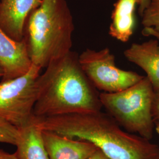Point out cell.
<instances>
[{"instance_id":"cell-20","label":"cell","mask_w":159,"mask_h":159,"mask_svg":"<svg viewBox=\"0 0 159 159\" xmlns=\"http://www.w3.org/2000/svg\"><path fill=\"white\" fill-rule=\"evenodd\" d=\"M4 75V71L2 68L0 67V79H2Z\"/></svg>"},{"instance_id":"cell-9","label":"cell","mask_w":159,"mask_h":159,"mask_svg":"<svg viewBox=\"0 0 159 159\" xmlns=\"http://www.w3.org/2000/svg\"><path fill=\"white\" fill-rule=\"evenodd\" d=\"M49 159H87L97 148L90 143L69 139L43 130Z\"/></svg>"},{"instance_id":"cell-17","label":"cell","mask_w":159,"mask_h":159,"mask_svg":"<svg viewBox=\"0 0 159 159\" xmlns=\"http://www.w3.org/2000/svg\"><path fill=\"white\" fill-rule=\"evenodd\" d=\"M87 159H111L106 154L104 153L102 151L97 149L96 151Z\"/></svg>"},{"instance_id":"cell-14","label":"cell","mask_w":159,"mask_h":159,"mask_svg":"<svg viewBox=\"0 0 159 159\" xmlns=\"http://www.w3.org/2000/svg\"><path fill=\"white\" fill-rule=\"evenodd\" d=\"M19 133L20 131L17 127L0 118V143L16 146Z\"/></svg>"},{"instance_id":"cell-6","label":"cell","mask_w":159,"mask_h":159,"mask_svg":"<svg viewBox=\"0 0 159 159\" xmlns=\"http://www.w3.org/2000/svg\"><path fill=\"white\" fill-rule=\"evenodd\" d=\"M79 61L92 84L104 93L122 91L144 77L117 67L115 56L108 48L99 50L87 48L79 55Z\"/></svg>"},{"instance_id":"cell-2","label":"cell","mask_w":159,"mask_h":159,"mask_svg":"<svg viewBox=\"0 0 159 159\" xmlns=\"http://www.w3.org/2000/svg\"><path fill=\"white\" fill-rule=\"evenodd\" d=\"M45 68L37 80L34 116L48 117L100 110L99 94L81 67L79 54L70 51Z\"/></svg>"},{"instance_id":"cell-7","label":"cell","mask_w":159,"mask_h":159,"mask_svg":"<svg viewBox=\"0 0 159 159\" xmlns=\"http://www.w3.org/2000/svg\"><path fill=\"white\" fill-rule=\"evenodd\" d=\"M32 64L25 39L14 40L0 27V67L4 71L1 81L23 75L29 71Z\"/></svg>"},{"instance_id":"cell-18","label":"cell","mask_w":159,"mask_h":159,"mask_svg":"<svg viewBox=\"0 0 159 159\" xmlns=\"http://www.w3.org/2000/svg\"><path fill=\"white\" fill-rule=\"evenodd\" d=\"M0 159H18L16 153L11 154L0 150Z\"/></svg>"},{"instance_id":"cell-4","label":"cell","mask_w":159,"mask_h":159,"mask_svg":"<svg viewBox=\"0 0 159 159\" xmlns=\"http://www.w3.org/2000/svg\"><path fill=\"white\" fill-rule=\"evenodd\" d=\"M154 96L153 87L144 76L125 90L102 92L99 98L102 106L125 130L150 140L155 129L152 112Z\"/></svg>"},{"instance_id":"cell-1","label":"cell","mask_w":159,"mask_h":159,"mask_svg":"<svg viewBox=\"0 0 159 159\" xmlns=\"http://www.w3.org/2000/svg\"><path fill=\"white\" fill-rule=\"evenodd\" d=\"M43 130L90 143L111 159H159V148L142 137L124 131L100 110L48 117L34 115Z\"/></svg>"},{"instance_id":"cell-10","label":"cell","mask_w":159,"mask_h":159,"mask_svg":"<svg viewBox=\"0 0 159 159\" xmlns=\"http://www.w3.org/2000/svg\"><path fill=\"white\" fill-rule=\"evenodd\" d=\"M131 63L146 73L154 90H159V41L156 39L142 43H133L124 51Z\"/></svg>"},{"instance_id":"cell-21","label":"cell","mask_w":159,"mask_h":159,"mask_svg":"<svg viewBox=\"0 0 159 159\" xmlns=\"http://www.w3.org/2000/svg\"><path fill=\"white\" fill-rule=\"evenodd\" d=\"M156 125V126H155V130L157 132V133L159 134V125Z\"/></svg>"},{"instance_id":"cell-3","label":"cell","mask_w":159,"mask_h":159,"mask_svg":"<svg viewBox=\"0 0 159 159\" xmlns=\"http://www.w3.org/2000/svg\"><path fill=\"white\" fill-rule=\"evenodd\" d=\"M74 25L66 0H42L25 23L24 39L33 64L45 68L71 51Z\"/></svg>"},{"instance_id":"cell-15","label":"cell","mask_w":159,"mask_h":159,"mask_svg":"<svg viewBox=\"0 0 159 159\" xmlns=\"http://www.w3.org/2000/svg\"><path fill=\"white\" fill-rule=\"evenodd\" d=\"M152 112L155 124L159 123V90H154Z\"/></svg>"},{"instance_id":"cell-8","label":"cell","mask_w":159,"mask_h":159,"mask_svg":"<svg viewBox=\"0 0 159 159\" xmlns=\"http://www.w3.org/2000/svg\"><path fill=\"white\" fill-rule=\"evenodd\" d=\"M42 0H0V27L16 41L24 39V29L30 13Z\"/></svg>"},{"instance_id":"cell-22","label":"cell","mask_w":159,"mask_h":159,"mask_svg":"<svg viewBox=\"0 0 159 159\" xmlns=\"http://www.w3.org/2000/svg\"><path fill=\"white\" fill-rule=\"evenodd\" d=\"M155 125H159V123H157V124H155Z\"/></svg>"},{"instance_id":"cell-12","label":"cell","mask_w":159,"mask_h":159,"mask_svg":"<svg viewBox=\"0 0 159 159\" xmlns=\"http://www.w3.org/2000/svg\"><path fill=\"white\" fill-rule=\"evenodd\" d=\"M20 131L16 154L18 159H49L43 137V130L34 121Z\"/></svg>"},{"instance_id":"cell-16","label":"cell","mask_w":159,"mask_h":159,"mask_svg":"<svg viewBox=\"0 0 159 159\" xmlns=\"http://www.w3.org/2000/svg\"><path fill=\"white\" fill-rule=\"evenodd\" d=\"M143 35L146 37H152L159 41V33L154 30L153 29L148 27H143L142 30Z\"/></svg>"},{"instance_id":"cell-19","label":"cell","mask_w":159,"mask_h":159,"mask_svg":"<svg viewBox=\"0 0 159 159\" xmlns=\"http://www.w3.org/2000/svg\"><path fill=\"white\" fill-rule=\"evenodd\" d=\"M150 0H139V12L141 16L143 12L145 10V8L148 7Z\"/></svg>"},{"instance_id":"cell-11","label":"cell","mask_w":159,"mask_h":159,"mask_svg":"<svg viewBox=\"0 0 159 159\" xmlns=\"http://www.w3.org/2000/svg\"><path fill=\"white\" fill-rule=\"evenodd\" d=\"M139 0H117L114 4L108 33L122 43L130 40L136 27V10Z\"/></svg>"},{"instance_id":"cell-5","label":"cell","mask_w":159,"mask_h":159,"mask_svg":"<svg viewBox=\"0 0 159 159\" xmlns=\"http://www.w3.org/2000/svg\"><path fill=\"white\" fill-rule=\"evenodd\" d=\"M42 68L32 64L29 71L13 79L0 81V118L18 129L34 118L37 97V80Z\"/></svg>"},{"instance_id":"cell-13","label":"cell","mask_w":159,"mask_h":159,"mask_svg":"<svg viewBox=\"0 0 159 159\" xmlns=\"http://www.w3.org/2000/svg\"><path fill=\"white\" fill-rule=\"evenodd\" d=\"M141 17L143 27L151 28L159 33V0H150Z\"/></svg>"}]
</instances>
